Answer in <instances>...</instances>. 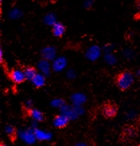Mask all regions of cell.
Masks as SVG:
<instances>
[{"instance_id": "22", "label": "cell", "mask_w": 140, "mask_h": 146, "mask_svg": "<svg viewBox=\"0 0 140 146\" xmlns=\"http://www.w3.org/2000/svg\"><path fill=\"white\" fill-rule=\"evenodd\" d=\"M5 133L8 136H9V137H13L15 134H17V132L15 131V127L13 125H11V124H7V125H6V127L5 128Z\"/></svg>"}, {"instance_id": "9", "label": "cell", "mask_w": 140, "mask_h": 146, "mask_svg": "<svg viewBox=\"0 0 140 146\" xmlns=\"http://www.w3.org/2000/svg\"><path fill=\"white\" fill-rule=\"evenodd\" d=\"M71 104L76 106H83L87 101V96L85 93L77 92L73 93L70 97Z\"/></svg>"}, {"instance_id": "6", "label": "cell", "mask_w": 140, "mask_h": 146, "mask_svg": "<svg viewBox=\"0 0 140 146\" xmlns=\"http://www.w3.org/2000/svg\"><path fill=\"white\" fill-rule=\"evenodd\" d=\"M41 56L42 59L52 62L57 56V50L53 46H47L41 51Z\"/></svg>"}, {"instance_id": "32", "label": "cell", "mask_w": 140, "mask_h": 146, "mask_svg": "<svg viewBox=\"0 0 140 146\" xmlns=\"http://www.w3.org/2000/svg\"><path fill=\"white\" fill-rule=\"evenodd\" d=\"M135 75L138 78H140V69H138L137 71L135 72Z\"/></svg>"}, {"instance_id": "31", "label": "cell", "mask_w": 140, "mask_h": 146, "mask_svg": "<svg viewBox=\"0 0 140 146\" xmlns=\"http://www.w3.org/2000/svg\"><path fill=\"white\" fill-rule=\"evenodd\" d=\"M3 50L2 48H0V62H3Z\"/></svg>"}, {"instance_id": "20", "label": "cell", "mask_w": 140, "mask_h": 146, "mask_svg": "<svg viewBox=\"0 0 140 146\" xmlns=\"http://www.w3.org/2000/svg\"><path fill=\"white\" fill-rule=\"evenodd\" d=\"M122 56L127 60H132L135 57L136 53L134 49L131 48H126L122 50Z\"/></svg>"}, {"instance_id": "19", "label": "cell", "mask_w": 140, "mask_h": 146, "mask_svg": "<svg viewBox=\"0 0 140 146\" xmlns=\"http://www.w3.org/2000/svg\"><path fill=\"white\" fill-rule=\"evenodd\" d=\"M23 70L25 78H26V80H28L31 81L38 73L36 69L33 67H27Z\"/></svg>"}, {"instance_id": "1", "label": "cell", "mask_w": 140, "mask_h": 146, "mask_svg": "<svg viewBox=\"0 0 140 146\" xmlns=\"http://www.w3.org/2000/svg\"><path fill=\"white\" fill-rule=\"evenodd\" d=\"M60 113H62L69 119L70 121L77 119L85 113V109L83 106H76L73 104H65L59 109Z\"/></svg>"}, {"instance_id": "16", "label": "cell", "mask_w": 140, "mask_h": 146, "mask_svg": "<svg viewBox=\"0 0 140 146\" xmlns=\"http://www.w3.org/2000/svg\"><path fill=\"white\" fill-rule=\"evenodd\" d=\"M43 22L47 26H53L56 22H57V17L56 14L53 12H50L44 15Z\"/></svg>"}, {"instance_id": "2", "label": "cell", "mask_w": 140, "mask_h": 146, "mask_svg": "<svg viewBox=\"0 0 140 146\" xmlns=\"http://www.w3.org/2000/svg\"><path fill=\"white\" fill-rule=\"evenodd\" d=\"M134 81V76L132 73L129 71H125L121 73L116 80L118 87L121 90H127L132 86Z\"/></svg>"}, {"instance_id": "26", "label": "cell", "mask_w": 140, "mask_h": 146, "mask_svg": "<svg viewBox=\"0 0 140 146\" xmlns=\"http://www.w3.org/2000/svg\"><path fill=\"white\" fill-rule=\"evenodd\" d=\"M33 106V101L30 99H28L27 101H25L24 103V107L26 110L29 111L30 109H31Z\"/></svg>"}, {"instance_id": "8", "label": "cell", "mask_w": 140, "mask_h": 146, "mask_svg": "<svg viewBox=\"0 0 140 146\" xmlns=\"http://www.w3.org/2000/svg\"><path fill=\"white\" fill-rule=\"evenodd\" d=\"M9 78L13 82L16 84H20L22 83L26 80L25 78L24 70L20 69H14L9 73Z\"/></svg>"}, {"instance_id": "34", "label": "cell", "mask_w": 140, "mask_h": 146, "mask_svg": "<svg viewBox=\"0 0 140 146\" xmlns=\"http://www.w3.org/2000/svg\"><path fill=\"white\" fill-rule=\"evenodd\" d=\"M47 1H48V2H52V3H53V2H56V0H47Z\"/></svg>"}, {"instance_id": "14", "label": "cell", "mask_w": 140, "mask_h": 146, "mask_svg": "<svg viewBox=\"0 0 140 146\" xmlns=\"http://www.w3.org/2000/svg\"><path fill=\"white\" fill-rule=\"evenodd\" d=\"M46 76L43 75L42 73L38 72L36 75V76L33 78L31 80L33 86L36 88H41L44 86L46 82Z\"/></svg>"}, {"instance_id": "10", "label": "cell", "mask_w": 140, "mask_h": 146, "mask_svg": "<svg viewBox=\"0 0 140 146\" xmlns=\"http://www.w3.org/2000/svg\"><path fill=\"white\" fill-rule=\"evenodd\" d=\"M69 119L62 113H59V115L54 117L53 120V125L55 127L64 128L69 122Z\"/></svg>"}, {"instance_id": "23", "label": "cell", "mask_w": 140, "mask_h": 146, "mask_svg": "<svg viewBox=\"0 0 140 146\" xmlns=\"http://www.w3.org/2000/svg\"><path fill=\"white\" fill-rule=\"evenodd\" d=\"M115 44H113V43H108L106 44L103 46V51H104L105 53H111L115 49Z\"/></svg>"}, {"instance_id": "4", "label": "cell", "mask_w": 140, "mask_h": 146, "mask_svg": "<svg viewBox=\"0 0 140 146\" xmlns=\"http://www.w3.org/2000/svg\"><path fill=\"white\" fill-rule=\"evenodd\" d=\"M102 49L98 45H92L89 47L85 51V57L90 62L98 60L102 54Z\"/></svg>"}, {"instance_id": "7", "label": "cell", "mask_w": 140, "mask_h": 146, "mask_svg": "<svg viewBox=\"0 0 140 146\" xmlns=\"http://www.w3.org/2000/svg\"><path fill=\"white\" fill-rule=\"evenodd\" d=\"M37 69L38 70L39 72L42 73L43 75H44L45 76H50L52 70V62L42 59L38 62Z\"/></svg>"}, {"instance_id": "3", "label": "cell", "mask_w": 140, "mask_h": 146, "mask_svg": "<svg viewBox=\"0 0 140 146\" xmlns=\"http://www.w3.org/2000/svg\"><path fill=\"white\" fill-rule=\"evenodd\" d=\"M17 136L22 141L28 145H32L37 140L35 135L34 129L31 127L27 129H20L17 131Z\"/></svg>"}, {"instance_id": "25", "label": "cell", "mask_w": 140, "mask_h": 146, "mask_svg": "<svg viewBox=\"0 0 140 146\" xmlns=\"http://www.w3.org/2000/svg\"><path fill=\"white\" fill-rule=\"evenodd\" d=\"M66 76L68 78L69 80H74L77 77V72H75V70L74 69L70 68L69 70H67V72H66Z\"/></svg>"}, {"instance_id": "35", "label": "cell", "mask_w": 140, "mask_h": 146, "mask_svg": "<svg viewBox=\"0 0 140 146\" xmlns=\"http://www.w3.org/2000/svg\"><path fill=\"white\" fill-rule=\"evenodd\" d=\"M0 146H9V145H7L6 144H1V145Z\"/></svg>"}, {"instance_id": "11", "label": "cell", "mask_w": 140, "mask_h": 146, "mask_svg": "<svg viewBox=\"0 0 140 146\" xmlns=\"http://www.w3.org/2000/svg\"><path fill=\"white\" fill-rule=\"evenodd\" d=\"M34 132L36 139L39 141H48V140H52V137H53V135L51 132L41 129L39 128L34 129Z\"/></svg>"}, {"instance_id": "36", "label": "cell", "mask_w": 140, "mask_h": 146, "mask_svg": "<svg viewBox=\"0 0 140 146\" xmlns=\"http://www.w3.org/2000/svg\"><path fill=\"white\" fill-rule=\"evenodd\" d=\"M0 2H2V0H0Z\"/></svg>"}, {"instance_id": "15", "label": "cell", "mask_w": 140, "mask_h": 146, "mask_svg": "<svg viewBox=\"0 0 140 146\" xmlns=\"http://www.w3.org/2000/svg\"><path fill=\"white\" fill-rule=\"evenodd\" d=\"M28 111V115L31 118V119L36 120L38 122L44 121V113L39 110V109H36V108H32L31 109H30Z\"/></svg>"}, {"instance_id": "17", "label": "cell", "mask_w": 140, "mask_h": 146, "mask_svg": "<svg viewBox=\"0 0 140 146\" xmlns=\"http://www.w3.org/2000/svg\"><path fill=\"white\" fill-rule=\"evenodd\" d=\"M22 15H23V12L20 9L17 7L13 8L12 9H10L9 12V14H8L9 18L13 20H18V19L21 18Z\"/></svg>"}, {"instance_id": "37", "label": "cell", "mask_w": 140, "mask_h": 146, "mask_svg": "<svg viewBox=\"0 0 140 146\" xmlns=\"http://www.w3.org/2000/svg\"><path fill=\"white\" fill-rule=\"evenodd\" d=\"M136 146H140V145H136Z\"/></svg>"}, {"instance_id": "13", "label": "cell", "mask_w": 140, "mask_h": 146, "mask_svg": "<svg viewBox=\"0 0 140 146\" xmlns=\"http://www.w3.org/2000/svg\"><path fill=\"white\" fill-rule=\"evenodd\" d=\"M66 31V28L63 23L60 22H56L52 26V33L55 37L60 38L63 36Z\"/></svg>"}, {"instance_id": "30", "label": "cell", "mask_w": 140, "mask_h": 146, "mask_svg": "<svg viewBox=\"0 0 140 146\" xmlns=\"http://www.w3.org/2000/svg\"><path fill=\"white\" fill-rule=\"evenodd\" d=\"M74 146H89V145L86 143H83V142H81V143H77V144H75Z\"/></svg>"}, {"instance_id": "28", "label": "cell", "mask_w": 140, "mask_h": 146, "mask_svg": "<svg viewBox=\"0 0 140 146\" xmlns=\"http://www.w3.org/2000/svg\"><path fill=\"white\" fill-rule=\"evenodd\" d=\"M126 133L127 134V135H129V137H134L136 135L135 130H134L133 128H128L126 129Z\"/></svg>"}, {"instance_id": "29", "label": "cell", "mask_w": 140, "mask_h": 146, "mask_svg": "<svg viewBox=\"0 0 140 146\" xmlns=\"http://www.w3.org/2000/svg\"><path fill=\"white\" fill-rule=\"evenodd\" d=\"M30 127L33 129H36L37 128H38V121L32 119L31 121H30Z\"/></svg>"}, {"instance_id": "12", "label": "cell", "mask_w": 140, "mask_h": 146, "mask_svg": "<svg viewBox=\"0 0 140 146\" xmlns=\"http://www.w3.org/2000/svg\"><path fill=\"white\" fill-rule=\"evenodd\" d=\"M117 109L116 106L114 104H106L103 108V114L107 118H113L115 117L117 113Z\"/></svg>"}, {"instance_id": "21", "label": "cell", "mask_w": 140, "mask_h": 146, "mask_svg": "<svg viewBox=\"0 0 140 146\" xmlns=\"http://www.w3.org/2000/svg\"><path fill=\"white\" fill-rule=\"evenodd\" d=\"M66 101L62 98H54L51 101V106L55 109H61L65 105Z\"/></svg>"}, {"instance_id": "27", "label": "cell", "mask_w": 140, "mask_h": 146, "mask_svg": "<svg viewBox=\"0 0 140 146\" xmlns=\"http://www.w3.org/2000/svg\"><path fill=\"white\" fill-rule=\"evenodd\" d=\"M94 5V0H85L83 4V6L85 9H91Z\"/></svg>"}, {"instance_id": "18", "label": "cell", "mask_w": 140, "mask_h": 146, "mask_svg": "<svg viewBox=\"0 0 140 146\" xmlns=\"http://www.w3.org/2000/svg\"><path fill=\"white\" fill-rule=\"evenodd\" d=\"M104 61L108 65L114 66L116 64L118 59H117L116 56L113 52H111V53H105Z\"/></svg>"}, {"instance_id": "33", "label": "cell", "mask_w": 140, "mask_h": 146, "mask_svg": "<svg viewBox=\"0 0 140 146\" xmlns=\"http://www.w3.org/2000/svg\"><path fill=\"white\" fill-rule=\"evenodd\" d=\"M137 9H138L139 11H140V0L139 1H138L137 3Z\"/></svg>"}, {"instance_id": "5", "label": "cell", "mask_w": 140, "mask_h": 146, "mask_svg": "<svg viewBox=\"0 0 140 146\" xmlns=\"http://www.w3.org/2000/svg\"><path fill=\"white\" fill-rule=\"evenodd\" d=\"M67 64H68V61H67V58L65 56H56L52 62V70L56 72H60L65 70Z\"/></svg>"}, {"instance_id": "24", "label": "cell", "mask_w": 140, "mask_h": 146, "mask_svg": "<svg viewBox=\"0 0 140 146\" xmlns=\"http://www.w3.org/2000/svg\"><path fill=\"white\" fill-rule=\"evenodd\" d=\"M138 116V113H137V111L135 110H129V111H127V113H126V118L128 120H134Z\"/></svg>"}]
</instances>
